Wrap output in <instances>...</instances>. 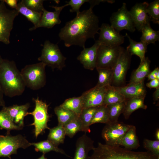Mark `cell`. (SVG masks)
I'll return each instance as SVG.
<instances>
[{"mask_svg":"<svg viewBox=\"0 0 159 159\" xmlns=\"http://www.w3.org/2000/svg\"><path fill=\"white\" fill-rule=\"evenodd\" d=\"M49 130L47 140L57 146L60 144L64 143L66 135L63 126L58 125Z\"/></svg>","mask_w":159,"mask_h":159,"instance_id":"obj_29","label":"cell"},{"mask_svg":"<svg viewBox=\"0 0 159 159\" xmlns=\"http://www.w3.org/2000/svg\"><path fill=\"white\" fill-rule=\"evenodd\" d=\"M98 41L100 44L110 47L120 46L125 36L121 35L110 24L103 23L100 27Z\"/></svg>","mask_w":159,"mask_h":159,"instance_id":"obj_13","label":"cell"},{"mask_svg":"<svg viewBox=\"0 0 159 159\" xmlns=\"http://www.w3.org/2000/svg\"><path fill=\"white\" fill-rule=\"evenodd\" d=\"M110 21V25L118 32L124 29L131 32L135 31L132 19L125 3H123L121 8L112 14Z\"/></svg>","mask_w":159,"mask_h":159,"instance_id":"obj_12","label":"cell"},{"mask_svg":"<svg viewBox=\"0 0 159 159\" xmlns=\"http://www.w3.org/2000/svg\"><path fill=\"white\" fill-rule=\"evenodd\" d=\"M30 145L34 147L35 150L37 152H41L45 154L50 151H54L70 157L63 150L59 148L47 139L37 143H30Z\"/></svg>","mask_w":159,"mask_h":159,"instance_id":"obj_28","label":"cell"},{"mask_svg":"<svg viewBox=\"0 0 159 159\" xmlns=\"http://www.w3.org/2000/svg\"><path fill=\"white\" fill-rule=\"evenodd\" d=\"M148 3L147 2L136 3L129 11L136 29L141 31L145 26L150 24L147 8Z\"/></svg>","mask_w":159,"mask_h":159,"instance_id":"obj_15","label":"cell"},{"mask_svg":"<svg viewBox=\"0 0 159 159\" xmlns=\"http://www.w3.org/2000/svg\"><path fill=\"white\" fill-rule=\"evenodd\" d=\"M0 87L4 94L10 97L20 95L24 92V82L13 61L3 59L0 67Z\"/></svg>","mask_w":159,"mask_h":159,"instance_id":"obj_2","label":"cell"},{"mask_svg":"<svg viewBox=\"0 0 159 159\" xmlns=\"http://www.w3.org/2000/svg\"><path fill=\"white\" fill-rule=\"evenodd\" d=\"M35 103L34 110L31 112H28L26 116L31 115L34 118L33 122L30 125L34 127V133L37 138L40 134L43 133L46 129H49L47 125L49 116L48 110L49 105L38 97L37 98H33Z\"/></svg>","mask_w":159,"mask_h":159,"instance_id":"obj_6","label":"cell"},{"mask_svg":"<svg viewBox=\"0 0 159 159\" xmlns=\"http://www.w3.org/2000/svg\"></svg>","mask_w":159,"mask_h":159,"instance_id":"obj_53","label":"cell"},{"mask_svg":"<svg viewBox=\"0 0 159 159\" xmlns=\"http://www.w3.org/2000/svg\"><path fill=\"white\" fill-rule=\"evenodd\" d=\"M125 102H118L106 105L108 111L109 123L118 121L120 115L122 113Z\"/></svg>","mask_w":159,"mask_h":159,"instance_id":"obj_33","label":"cell"},{"mask_svg":"<svg viewBox=\"0 0 159 159\" xmlns=\"http://www.w3.org/2000/svg\"><path fill=\"white\" fill-rule=\"evenodd\" d=\"M147 77H148V80H151L155 79H156L155 76L153 74L152 72H150V73L148 74Z\"/></svg>","mask_w":159,"mask_h":159,"instance_id":"obj_47","label":"cell"},{"mask_svg":"<svg viewBox=\"0 0 159 159\" xmlns=\"http://www.w3.org/2000/svg\"><path fill=\"white\" fill-rule=\"evenodd\" d=\"M123 48L100 44L97 51L96 68L113 69Z\"/></svg>","mask_w":159,"mask_h":159,"instance_id":"obj_10","label":"cell"},{"mask_svg":"<svg viewBox=\"0 0 159 159\" xmlns=\"http://www.w3.org/2000/svg\"><path fill=\"white\" fill-rule=\"evenodd\" d=\"M66 58L61 53L57 44L45 41L38 60L50 67L53 69L62 70L65 66Z\"/></svg>","mask_w":159,"mask_h":159,"instance_id":"obj_5","label":"cell"},{"mask_svg":"<svg viewBox=\"0 0 159 159\" xmlns=\"http://www.w3.org/2000/svg\"><path fill=\"white\" fill-rule=\"evenodd\" d=\"M37 159H47L45 157V154L43 153L42 155Z\"/></svg>","mask_w":159,"mask_h":159,"instance_id":"obj_49","label":"cell"},{"mask_svg":"<svg viewBox=\"0 0 159 159\" xmlns=\"http://www.w3.org/2000/svg\"><path fill=\"white\" fill-rule=\"evenodd\" d=\"M67 6L66 4L61 6H52L55 9L54 11H48L44 9L43 11L38 28H50L55 25L60 24L61 21L59 18V15L63 9Z\"/></svg>","mask_w":159,"mask_h":159,"instance_id":"obj_18","label":"cell"},{"mask_svg":"<svg viewBox=\"0 0 159 159\" xmlns=\"http://www.w3.org/2000/svg\"><path fill=\"white\" fill-rule=\"evenodd\" d=\"M42 62L27 65L20 71L26 87L33 90L43 87L46 83L45 67Z\"/></svg>","mask_w":159,"mask_h":159,"instance_id":"obj_4","label":"cell"},{"mask_svg":"<svg viewBox=\"0 0 159 159\" xmlns=\"http://www.w3.org/2000/svg\"><path fill=\"white\" fill-rule=\"evenodd\" d=\"M147 11L150 21L159 24V0H155L148 3Z\"/></svg>","mask_w":159,"mask_h":159,"instance_id":"obj_37","label":"cell"},{"mask_svg":"<svg viewBox=\"0 0 159 159\" xmlns=\"http://www.w3.org/2000/svg\"><path fill=\"white\" fill-rule=\"evenodd\" d=\"M143 146L148 151L155 156H159V140L145 139L143 140Z\"/></svg>","mask_w":159,"mask_h":159,"instance_id":"obj_40","label":"cell"},{"mask_svg":"<svg viewBox=\"0 0 159 159\" xmlns=\"http://www.w3.org/2000/svg\"><path fill=\"white\" fill-rule=\"evenodd\" d=\"M157 159H159V156L158 157Z\"/></svg>","mask_w":159,"mask_h":159,"instance_id":"obj_51","label":"cell"},{"mask_svg":"<svg viewBox=\"0 0 159 159\" xmlns=\"http://www.w3.org/2000/svg\"><path fill=\"white\" fill-rule=\"evenodd\" d=\"M155 137L156 140H159V130L157 129L155 133Z\"/></svg>","mask_w":159,"mask_h":159,"instance_id":"obj_48","label":"cell"},{"mask_svg":"<svg viewBox=\"0 0 159 159\" xmlns=\"http://www.w3.org/2000/svg\"><path fill=\"white\" fill-rule=\"evenodd\" d=\"M107 86L99 87L95 86L84 92L81 95L83 108L103 105L104 95Z\"/></svg>","mask_w":159,"mask_h":159,"instance_id":"obj_14","label":"cell"},{"mask_svg":"<svg viewBox=\"0 0 159 159\" xmlns=\"http://www.w3.org/2000/svg\"></svg>","mask_w":159,"mask_h":159,"instance_id":"obj_52","label":"cell"},{"mask_svg":"<svg viewBox=\"0 0 159 159\" xmlns=\"http://www.w3.org/2000/svg\"><path fill=\"white\" fill-rule=\"evenodd\" d=\"M125 37L128 39L129 44L126 49L132 56L133 55L138 57L142 61L145 58V54L147 51L148 45L140 41L137 42L132 39L127 33H126Z\"/></svg>","mask_w":159,"mask_h":159,"instance_id":"obj_22","label":"cell"},{"mask_svg":"<svg viewBox=\"0 0 159 159\" xmlns=\"http://www.w3.org/2000/svg\"><path fill=\"white\" fill-rule=\"evenodd\" d=\"M22 128L15 124L8 116L2 110L0 111V129L7 131V134H10L12 130H20Z\"/></svg>","mask_w":159,"mask_h":159,"instance_id":"obj_34","label":"cell"},{"mask_svg":"<svg viewBox=\"0 0 159 159\" xmlns=\"http://www.w3.org/2000/svg\"><path fill=\"white\" fill-rule=\"evenodd\" d=\"M92 9L90 7L80 12L61 29L59 36L66 47L75 45L84 48L87 39H95V35L99 34L100 27L98 17Z\"/></svg>","mask_w":159,"mask_h":159,"instance_id":"obj_1","label":"cell"},{"mask_svg":"<svg viewBox=\"0 0 159 159\" xmlns=\"http://www.w3.org/2000/svg\"><path fill=\"white\" fill-rule=\"evenodd\" d=\"M131 125L118 121L106 124L101 133L105 144L120 146L123 137Z\"/></svg>","mask_w":159,"mask_h":159,"instance_id":"obj_8","label":"cell"},{"mask_svg":"<svg viewBox=\"0 0 159 159\" xmlns=\"http://www.w3.org/2000/svg\"><path fill=\"white\" fill-rule=\"evenodd\" d=\"M59 106L72 112L78 116L83 109V100L81 96L67 99Z\"/></svg>","mask_w":159,"mask_h":159,"instance_id":"obj_27","label":"cell"},{"mask_svg":"<svg viewBox=\"0 0 159 159\" xmlns=\"http://www.w3.org/2000/svg\"><path fill=\"white\" fill-rule=\"evenodd\" d=\"M89 0H70L67 2V6H70L71 9L70 11L71 12H76L77 14L80 11V9L81 6L85 3L88 2Z\"/></svg>","mask_w":159,"mask_h":159,"instance_id":"obj_41","label":"cell"},{"mask_svg":"<svg viewBox=\"0 0 159 159\" xmlns=\"http://www.w3.org/2000/svg\"><path fill=\"white\" fill-rule=\"evenodd\" d=\"M96 69L98 73V80L96 86L102 87L111 85L113 77V69L99 68Z\"/></svg>","mask_w":159,"mask_h":159,"instance_id":"obj_32","label":"cell"},{"mask_svg":"<svg viewBox=\"0 0 159 159\" xmlns=\"http://www.w3.org/2000/svg\"><path fill=\"white\" fill-rule=\"evenodd\" d=\"M4 94L3 91L0 87V107H3L5 106V102L3 97Z\"/></svg>","mask_w":159,"mask_h":159,"instance_id":"obj_44","label":"cell"},{"mask_svg":"<svg viewBox=\"0 0 159 159\" xmlns=\"http://www.w3.org/2000/svg\"><path fill=\"white\" fill-rule=\"evenodd\" d=\"M115 87L126 100L134 97L145 98L146 94L144 80L139 82L129 83L122 87Z\"/></svg>","mask_w":159,"mask_h":159,"instance_id":"obj_17","label":"cell"},{"mask_svg":"<svg viewBox=\"0 0 159 159\" xmlns=\"http://www.w3.org/2000/svg\"><path fill=\"white\" fill-rule=\"evenodd\" d=\"M153 74L155 77L156 78L159 80V68L157 67L152 72Z\"/></svg>","mask_w":159,"mask_h":159,"instance_id":"obj_46","label":"cell"},{"mask_svg":"<svg viewBox=\"0 0 159 159\" xmlns=\"http://www.w3.org/2000/svg\"><path fill=\"white\" fill-rule=\"evenodd\" d=\"M19 12L15 9H8L3 0L0 3V42L6 44L10 43L11 32L14 21Z\"/></svg>","mask_w":159,"mask_h":159,"instance_id":"obj_9","label":"cell"},{"mask_svg":"<svg viewBox=\"0 0 159 159\" xmlns=\"http://www.w3.org/2000/svg\"><path fill=\"white\" fill-rule=\"evenodd\" d=\"M94 141L85 133L79 138L76 144V149L73 159H88V153L94 147Z\"/></svg>","mask_w":159,"mask_h":159,"instance_id":"obj_19","label":"cell"},{"mask_svg":"<svg viewBox=\"0 0 159 159\" xmlns=\"http://www.w3.org/2000/svg\"><path fill=\"white\" fill-rule=\"evenodd\" d=\"M132 56L123 48L117 61L113 69L111 85L115 87L125 86L126 74L130 66Z\"/></svg>","mask_w":159,"mask_h":159,"instance_id":"obj_11","label":"cell"},{"mask_svg":"<svg viewBox=\"0 0 159 159\" xmlns=\"http://www.w3.org/2000/svg\"><path fill=\"white\" fill-rule=\"evenodd\" d=\"M146 86L150 88H157L159 87V80L155 79L150 80V81L146 84Z\"/></svg>","mask_w":159,"mask_h":159,"instance_id":"obj_42","label":"cell"},{"mask_svg":"<svg viewBox=\"0 0 159 159\" xmlns=\"http://www.w3.org/2000/svg\"><path fill=\"white\" fill-rule=\"evenodd\" d=\"M30 146V143L21 135H0V157H7L11 159V155L16 154L18 149H25Z\"/></svg>","mask_w":159,"mask_h":159,"instance_id":"obj_7","label":"cell"},{"mask_svg":"<svg viewBox=\"0 0 159 159\" xmlns=\"http://www.w3.org/2000/svg\"><path fill=\"white\" fill-rule=\"evenodd\" d=\"M29 106L30 104L27 103L25 104L20 105H16L8 107L4 106L3 107L1 110L6 113L13 122L15 117L20 110Z\"/></svg>","mask_w":159,"mask_h":159,"instance_id":"obj_38","label":"cell"},{"mask_svg":"<svg viewBox=\"0 0 159 159\" xmlns=\"http://www.w3.org/2000/svg\"><path fill=\"white\" fill-rule=\"evenodd\" d=\"M144 99L134 97L127 100L122 112L125 119H128L133 112L138 109H147V106L144 104Z\"/></svg>","mask_w":159,"mask_h":159,"instance_id":"obj_24","label":"cell"},{"mask_svg":"<svg viewBox=\"0 0 159 159\" xmlns=\"http://www.w3.org/2000/svg\"><path fill=\"white\" fill-rule=\"evenodd\" d=\"M54 112L57 115L59 125L64 126L77 116L74 113L60 106L56 107Z\"/></svg>","mask_w":159,"mask_h":159,"instance_id":"obj_30","label":"cell"},{"mask_svg":"<svg viewBox=\"0 0 159 159\" xmlns=\"http://www.w3.org/2000/svg\"><path fill=\"white\" fill-rule=\"evenodd\" d=\"M107 124L109 123L107 109L106 106H99L90 123V126L96 123Z\"/></svg>","mask_w":159,"mask_h":159,"instance_id":"obj_36","label":"cell"},{"mask_svg":"<svg viewBox=\"0 0 159 159\" xmlns=\"http://www.w3.org/2000/svg\"><path fill=\"white\" fill-rule=\"evenodd\" d=\"M120 146L130 150L136 149L140 146L135 126L131 125L123 137Z\"/></svg>","mask_w":159,"mask_h":159,"instance_id":"obj_23","label":"cell"},{"mask_svg":"<svg viewBox=\"0 0 159 159\" xmlns=\"http://www.w3.org/2000/svg\"><path fill=\"white\" fill-rule=\"evenodd\" d=\"M92 155L88 159H157L148 151H134L120 146H113L101 143L93 149Z\"/></svg>","mask_w":159,"mask_h":159,"instance_id":"obj_3","label":"cell"},{"mask_svg":"<svg viewBox=\"0 0 159 159\" xmlns=\"http://www.w3.org/2000/svg\"><path fill=\"white\" fill-rule=\"evenodd\" d=\"M63 127L66 135L71 138H73L78 132L82 131L81 124L78 116L67 123Z\"/></svg>","mask_w":159,"mask_h":159,"instance_id":"obj_35","label":"cell"},{"mask_svg":"<svg viewBox=\"0 0 159 159\" xmlns=\"http://www.w3.org/2000/svg\"><path fill=\"white\" fill-rule=\"evenodd\" d=\"M141 32L142 34L140 40L148 45L155 43L156 41L159 40V31H155L153 29L150 24L143 27Z\"/></svg>","mask_w":159,"mask_h":159,"instance_id":"obj_31","label":"cell"},{"mask_svg":"<svg viewBox=\"0 0 159 159\" xmlns=\"http://www.w3.org/2000/svg\"><path fill=\"white\" fill-rule=\"evenodd\" d=\"M127 100L116 87L108 86L105 93L103 105H107L118 102H125Z\"/></svg>","mask_w":159,"mask_h":159,"instance_id":"obj_25","label":"cell"},{"mask_svg":"<svg viewBox=\"0 0 159 159\" xmlns=\"http://www.w3.org/2000/svg\"><path fill=\"white\" fill-rule=\"evenodd\" d=\"M153 100L155 101H158L159 99V87L156 88L153 94Z\"/></svg>","mask_w":159,"mask_h":159,"instance_id":"obj_45","label":"cell"},{"mask_svg":"<svg viewBox=\"0 0 159 159\" xmlns=\"http://www.w3.org/2000/svg\"><path fill=\"white\" fill-rule=\"evenodd\" d=\"M150 61L148 57H145L138 67L132 73L129 83L140 82L145 80L150 72Z\"/></svg>","mask_w":159,"mask_h":159,"instance_id":"obj_20","label":"cell"},{"mask_svg":"<svg viewBox=\"0 0 159 159\" xmlns=\"http://www.w3.org/2000/svg\"><path fill=\"white\" fill-rule=\"evenodd\" d=\"M98 107L83 109L78 116L81 124L82 131L86 133L90 132V123Z\"/></svg>","mask_w":159,"mask_h":159,"instance_id":"obj_26","label":"cell"},{"mask_svg":"<svg viewBox=\"0 0 159 159\" xmlns=\"http://www.w3.org/2000/svg\"><path fill=\"white\" fill-rule=\"evenodd\" d=\"M100 44L98 40H96L91 47L83 48L77 57V59L85 69L93 70L96 67L97 51Z\"/></svg>","mask_w":159,"mask_h":159,"instance_id":"obj_16","label":"cell"},{"mask_svg":"<svg viewBox=\"0 0 159 159\" xmlns=\"http://www.w3.org/2000/svg\"><path fill=\"white\" fill-rule=\"evenodd\" d=\"M3 59L2 58L0 54V67L3 61Z\"/></svg>","mask_w":159,"mask_h":159,"instance_id":"obj_50","label":"cell"},{"mask_svg":"<svg viewBox=\"0 0 159 159\" xmlns=\"http://www.w3.org/2000/svg\"><path fill=\"white\" fill-rule=\"evenodd\" d=\"M44 1L43 0H22L21 1L28 9L37 12L42 13L44 9L43 5Z\"/></svg>","mask_w":159,"mask_h":159,"instance_id":"obj_39","label":"cell"},{"mask_svg":"<svg viewBox=\"0 0 159 159\" xmlns=\"http://www.w3.org/2000/svg\"><path fill=\"white\" fill-rule=\"evenodd\" d=\"M16 9L34 24V26L30 28L29 30L32 31L38 28L42 13L37 12L28 9L24 5L21 1L18 4Z\"/></svg>","mask_w":159,"mask_h":159,"instance_id":"obj_21","label":"cell"},{"mask_svg":"<svg viewBox=\"0 0 159 159\" xmlns=\"http://www.w3.org/2000/svg\"><path fill=\"white\" fill-rule=\"evenodd\" d=\"M5 3H6L11 7L16 9L18 5V1L16 0H4Z\"/></svg>","mask_w":159,"mask_h":159,"instance_id":"obj_43","label":"cell"}]
</instances>
